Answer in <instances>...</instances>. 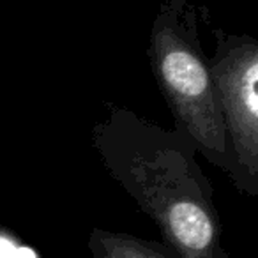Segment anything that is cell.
Masks as SVG:
<instances>
[{"instance_id": "6da1fadb", "label": "cell", "mask_w": 258, "mask_h": 258, "mask_svg": "<svg viewBox=\"0 0 258 258\" xmlns=\"http://www.w3.org/2000/svg\"><path fill=\"white\" fill-rule=\"evenodd\" d=\"M90 142L108 175L180 258H230L212 184L197 161V147L180 129L104 103Z\"/></svg>"}, {"instance_id": "7a4b0ae2", "label": "cell", "mask_w": 258, "mask_h": 258, "mask_svg": "<svg viewBox=\"0 0 258 258\" xmlns=\"http://www.w3.org/2000/svg\"><path fill=\"white\" fill-rule=\"evenodd\" d=\"M207 18V9L193 0H165L152 20L147 60L175 127L189 138L198 156L226 173L225 115L200 37V23Z\"/></svg>"}, {"instance_id": "3957f363", "label": "cell", "mask_w": 258, "mask_h": 258, "mask_svg": "<svg viewBox=\"0 0 258 258\" xmlns=\"http://www.w3.org/2000/svg\"><path fill=\"white\" fill-rule=\"evenodd\" d=\"M209 57L228 137L230 168L237 193L258 197V37L212 27Z\"/></svg>"}, {"instance_id": "277c9868", "label": "cell", "mask_w": 258, "mask_h": 258, "mask_svg": "<svg viewBox=\"0 0 258 258\" xmlns=\"http://www.w3.org/2000/svg\"><path fill=\"white\" fill-rule=\"evenodd\" d=\"M90 258H180L165 242L94 226L89 235Z\"/></svg>"}]
</instances>
